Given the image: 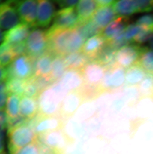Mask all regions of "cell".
Instances as JSON below:
<instances>
[{"label":"cell","instance_id":"34","mask_svg":"<svg viewBox=\"0 0 153 154\" xmlns=\"http://www.w3.org/2000/svg\"><path fill=\"white\" fill-rule=\"evenodd\" d=\"M16 58L10 50V45L3 42L0 45V65L8 67Z\"/></svg>","mask_w":153,"mask_h":154},{"label":"cell","instance_id":"26","mask_svg":"<svg viewBox=\"0 0 153 154\" xmlns=\"http://www.w3.org/2000/svg\"><path fill=\"white\" fill-rule=\"evenodd\" d=\"M147 74V73L138 63L132 66L126 71L125 82L124 87L138 86Z\"/></svg>","mask_w":153,"mask_h":154},{"label":"cell","instance_id":"13","mask_svg":"<svg viewBox=\"0 0 153 154\" xmlns=\"http://www.w3.org/2000/svg\"><path fill=\"white\" fill-rule=\"evenodd\" d=\"M38 2L37 27H48L56 13L55 5L51 1L39 0Z\"/></svg>","mask_w":153,"mask_h":154},{"label":"cell","instance_id":"45","mask_svg":"<svg viewBox=\"0 0 153 154\" xmlns=\"http://www.w3.org/2000/svg\"><path fill=\"white\" fill-rule=\"evenodd\" d=\"M55 2L61 9H66L75 7L79 1L78 0H57Z\"/></svg>","mask_w":153,"mask_h":154},{"label":"cell","instance_id":"32","mask_svg":"<svg viewBox=\"0 0 153 154\" xmlns=\"http://www.w3.org/2000/svg\"><path fill=\"white\" fill-rule=\"evenodd\" d=\"M26 80L16 78L8 79L7 80V90L8 94L23 96L26 86Z\"/></svg>","mask_w":153,"mask_h":154},{"label":"cell","instance_id":"3","mask_svg":"<svg viewBox=\"0 0 153 154\" xmlns=\"http://www.w3.org/2000/svg\"><path fill=\"white\" fill-rule=\"evenodd\" d=\"M63 98L50 87L42 91L38 97V114L44 116H55L60 113Z\"/></svg>","mask_w":153,"mask_h":154},{"label":"cell","instance_id":"4","mask_svg":"<svg viewBox=\"0 0 153 154\" xmlns=\"http://www.w3.org/2000/svg\"><path fill=\"white\" fill-rule=\"evenodd\" d=\"M26 54L35 60L48 51L47 32L39 28H34L26 41Z\"/></svg>","mask_w":153,"mask_h":154},{"label":"cell","instance_id":"49","mask_svg":"<svg viewBox=\"0 0 153 154\" xmlns=\"http://www.w3.org/2000/svg\"><path fill=\"white\" fill-rule=\"evenodd\" d=\"M0 124L7 127L8 117L4 111L0 110Z\"/></svg>","mask_w":153,"mask_h":154},{"label":"cell","instance_id":"27","mask_svg":"<svg viewBox=\"0 0 153 154\" xmlns=\"http://www.w3.org/2000/svg\"><path fill=\"white\" fill-rule=\"evenodd\" d=\"M113 7L117 16L128 17L138 13L136 0L115 1Z\"/></svg>","mask_w":153,"mask_h":154},{"label":"cell","instance_id":"16","mask_svg":"<svg viewBox=\"0 0 153 154\" xmlns=\"http://www.w3.org/2000/svg\"><path fill=\"white\" fill-rule=\"evenodd\" d=\"M38 136V141L40 144L61 154L64 140L63 135L59 130L41 134Z\"/></svg>","mask_w":153,"mask_h":154},{"label":"cell","instance_id":"51","mask_svg":"<svg viewBox=\"0 0 153 154\" xmlns=\"http://www.w3.org/2000/svg\"><path fill=\"white\" fill-rule=\"evenodd\" d=\"M6 128L7 127L6 126L0 124V138H4V131Z\"/></svg>","mask_w":153,"mask_h":154},{"label":"cell","instance_id":"2","mask_svg":"<svg viewBox=\"0 0 153 154\" xmlns=\"http://www.w3.org/2000/svg\"><path fill=\"white\" fill-rule=\"evenodd\" d=\"M8 148L10 154H14L26 146L38 141V136L33 128L28 125L8 130Z\"/></svg>","mask_w":153,"mask_h":154},{"label":"cell","instance_id":"55","mask_svg":"<svg viewBox=\"0 0 153 154\" xmlns=\"http://www.w3.org/2000/svg\"><path fill=\"white\" fill-rule=\"evenodd\" d=\"M1 154H6V153H4V152H3V153H2Z\"/></svg>","mask_w":153,"mask_h":154},{"label":"cell","instance_id":"19","mask_svg":"<svg viewBox=\"0 0 153 154\" xmlns=\"http://www.w3.org/2000/svg\"><path fill=\"white\" fill-rule=\"evenodd\" d=\"M128 20V17H120L106 26L101 33L106 42H108L123 32L129 25Z\"/></svg>","mask_w":153,"mask_h":154},{"label":"cell","instance_id":"24","mask_svg":"<svg viewBox=\"0 0 153 154\" xmlns=\"http://www.w3.org/2000/svg\"><path fill=\"white\" fill-rule=\"evenodd\" d=\"M67 69L81 71L89 62L92 61L82 51L64 57Z\"/></svg>","mask_w":153,"mask_h":154},{"label":"cell","instance_id":"6","mask_svg":"<svg viewBox=\"0 0 153 154\" xmlns=\"http://www.w3.org/2000/svg\"><path fill=\"white\" fill-rule=\"evenodd\" d=\"M34 60L28 54L17 57L7 67L8 79L28 80L34 76Z\"/></svg>","mask_w":153,"mask_h":154},{"label":"cell","instance_id":"20","mask_svg":"<svg viewBox=\"0 0 153 154\" xmlns=\"http://www.w3.org/2000/svg\"><path fill=\"white\" fill-rule=\"evenodd\" d=\"M116 16L117 15L112 5L98 8L92 20L99 28L103 30L105 27L114 20H113L116 19Z\"/></svg>","mask_w":153,"mask_h":154},{"label":"cell","instance_id":"52","mask_svg":"<svg viewBox=\"0 0 153 154\" xmlns=\"http://www.w3.org/2000/svg\"><path fill=\"white\" fill-rule=\"evenodd\" d=\"M4 138H0V154L4 152Z\"/></svg>","mask_w":153,"mask_h":154},{"label":"cell","instance_id":"7","mask_svg":"<svg viewBox=\"0 0 153 154\" xmlns=\"http://www.w3.org/2000/svg\"><path fill=\"white\" fill-rule=\"evenodd\" d=\"M79 23V19L75 8L61 9L56 12L53 24L48 31L73 29Z\"/></svg>","mask_w":153,"mask_h":154},{"label":"cell","instance_id":"10","mask_svg":"<svg viewBox=\"0 0 153 154\" xmlns=\"http://www.w3.org/2000/svg\"><path fill=\"white\" fill-rule=\"evenodd\" d=\"M61 124V120L57 116H44L38 114L34 118L28 120L27 125L33 128L38 136L58 130Z\"/></svg>","mask_w":153,"mask_h":154},{"label":"cell","instance_id":"46","mask_svg":"<svg viewBox=\"0 0 153 154\" xmlns=\"http://www.w3.org/2000/svg\"><path fill=\"white\" fill-rule=\"evenodd\" d=\"M8 96L7 92L0 93V110L4 111L6 109Z\"/></svg>","mask_w":153,"mask_h":154},{"label":"cell","instance_id":"5","mask_svg":"<svg viewBox=\"0 0 153 154\" xmlns=\"http://www.w3.org/2000/svg\"><path fill=\"white\" fill-rule=\"evenodd\" d=\"M125 69L116 64L106 69L100 87L104 92L120 91L124 87L125 82Z\"/></svg>","mask_w":153,"mask_h":154},{"label":"cell","instance_id":"28","mask_svg":"<svg viewBox=\"0 0 153 154\" xmlns=\"http://www.w3.org/2000/svg\"><path fill=\"white\" fill-rule=\"evenodd\" d=\"M76 28L85 41L100 35L103 31L95 24L92 19L80 23Z\"/></svg>","mask_w":153,"mask_h":154},{"label":"cell","instance_id":"29","mask_svg":"<svg viewBox=\"0 0 153 154\" xmlns=\"http://www.w3.org/2000/svg\"><path fill=\"white\" fill-rule=\"evenodd\" d=\"M64 57L55 55L52 63L50 77L54 82H57L62 79L67 70Z\"/></svg>","mask_w":153,"mask_h":154},{"label":"cell","instance_id":"21","mask_svg":"<svg viewBox=\"0 0 153 154\" xmlns=\"http://www.w3.org/2000/svg\"><path fill=\"white\" fill-rule=\"evenodd\" d=\"M106 42L101 34L97 35L86 41L81 51L90 60H94Z\"/></svg>","mask_w":153,"mask_h":154},{"label":"cell","instance_id":"30","mask_svg":"<svg viewBox=\"0 0 153 154\" xmlns=\"http://www.w3.org/2000/svg\"><path fill=\"white\" fill-rule=\"evenodd\" d=\"M22 96L18 95L9 94L6 108L8 118L12 119L20 115V106Z\"/></svg>","mask_w":153,"mask_h":154},{"label":"cell","instance_id":"47","mask_svg":"<svg viewBox=\"0 0 153 154\" xmlns=\"http://www.w3.org/2000/svg\"><path fill=\"white\" fill-rule=\"evenodd\" d=\"M8 79L7 67L0 65V82H6Z\"/></svg>","mask_w":153,"mask_h":154},{"label":"cell","instance_id":"53","mask_svg":"<svg viewBox=\"0 0 153 154\" xmlns=\"http://www.w3.org/2000/svg\"><path fill=\"white\" fill-rule=\"evenodd\" d=\"M149 47L150 48L151 50L153 51V37L149 42Z\"/></svg>","mask_w":153,"mask_h":154},{"label":"cell","instance_id":"56","mask_svg":"<svg viewBox=\"0 0 153 154\" xmlns=\"http://www.w3.org/2000/svg\"><path fill=\"white\" fill-rule=\"evenodd\" d=\"M1 3H2V1H0V4H1Z\"/></svg>","mask_w":153,"mask_h":154},{"label":"cell","instance_id":"17","mask_svg":"<svg viewBox=\"0 0 153 154\" xmlns=\"http://www.w3.org/2000/svg\"><path fill=\"white\" fill-rule=\"evenodd\" d=\"M54 57V55L47 51L38 58L34 60V76H50Z\"/></svg>","mask_w":153,"mask_h":154},{"label":"cell","instance_id":"42","mask_svg":"<svg viewBox=\"0 0 153 154\" xmlns=\"http://www.w3.org/2000/svg\"><path fill=\"white\" fill-rule=\"evenodd\" d=\"M138 13L150 12L153 11V0H136Z\"/></svg>","mask_w":153,"mask_h":154},{"label":"cell","instance_id":"8","mask_svg":"<svg viewBox=\"0 0 153 154\" xmlns=\"http://www.w3.org/2000/svg\"><path fill=\"white\" fill-rule=\"evenodd\" d=\"M143 47L135 43H130L117 51L116 63L118 66L128 69L137 63Z\"/></svg>","mask_w":153,"mask_h":154},{"label":"cell","instance_id":"1","mask_svg":"<svg viewBox=\"0 0 153 154\" xmlns=\"http://www.w3.org/2000/svg\"><path fill=\"white\" fill-rule=\"evenodd\" d=\"M47 32L48 51L54 56L65 57L82 49L85 41L76 28Z\"/></svg>","mask_w":153,"mask_h":154},{"label":"cell","instance_id":"36","mask_svg":"<svg viewBox=\"0 0 153 154\" xmlns=\"http://www.w3.org/2000/svg\"><path fill=\"white\" fill-rule=\"evenodd\" d=\"M122 93L126 102L131 104L136 103L141 98L138 86H127L122 89Z\"/></svg>","mask_w":153,"mask_h":154},{"label":"cell","instance_id":"38","mask_svg":"<svg viewBox=\"0 0 153 154\" xmlns=\"http://www.w3.org/2000/svg\"><path fill=\"white\" fill-rule=\"evenodd\" d=\"M144 29V27L135 23L129 24L124 31V36L126 41L133 43V39Z\"/></svg>","mask_w":153,"mask_h":154},{"label":"cell","instance_id":"43","mask_svg":"<svg viewBox=\"0 0 153 154\" xmlns=\"http://www.w3.org/2000/svg\"><path fill=\"white\" fill-rule=\"evenodd\" d=\"M136 23L141 26L153 29V14H149L142 16L137 20Z\"/></svg>","mask_w":153,"mask_h":154},{"label":"cell","instance_id":"54","mask_svg":"<svg viewBox=\"0 0 153 154\" xmlns=\"http://www.w3.org/2000/svg\"><path fill=\"white\" fill-rule=\"evenodd\" d=\"M4 32H2L1 29H0V42L4 39Z\"/></svg>","mask_w":153,"mask_h":154},{"label":"cell","instance_id":"15","mask_svg":"<svg viewBox=\"0 0 153 154\" xmlns=\"http://www.w3.org/2000/svg\"><path fill=\"white\" fill-rule=\"evenodd\" d=\"M31 28L25 23H19L15 27L4 32L3 42L10 45L26 42L29 35Z\"/></svg>","mask_w":153,"mask_h":154},{"label":"cell","instance_id":"14","mask_svg":"<svg viewBox=\"0 0 153 154\" xmlns=\"http://www.w3.org/2000/svg\"><path fill=\"white\" fill-rule=\"evenodd\" d=\"M57 82L68 93L79 91L85 83L82 71L72 69L67 70L62 79Z\"/></svg>","mask_w":153,"mask_h":154},{"label":"cell","instance_id":"48","mask_svg":"<svg viewBox=\"0 0 153 154\" xmlns=\"http://www.w3.org/2000/svg\"><path fill=\"white\" fill-rule=\"evenodd\" d=\"M98 8L106 7V6H110L113 4L115 1L114 0H97Z\"/></svg>","mask_w":153,"mask_h":154},{"label":"cell","instance_id":"50","mask_svg":"<svg viewBox=\"0 0 153 154\" xmlns=\"http://www.w3.org/2000/svg\"><path fill=\"white\" fill-rule=\"evenodd\" d=\"M7 92V81L0 82V93Z\"/></svg>","mask_w":153,"mask_h":154},{"label":"cell","instance_id":"18","mask_svg":"<svg viewBox=\"0 0 153 154\" xmlns=\"http://www.w3.org/2000/svg\"><path fill=\"white\" fill-rule=\"evenodd\" d=\"M83 101L84 99L79 91L69 92L61 103L60 114L63 116L72 114Z\"/></svg>","mask_w":153,"mask_h":154},{"label":"cell","instance_id":"12","mask_svg":"<svg viewBox=\"0 0 153 154\" xmlns=\"http://www.w3.org/2000/svg\"><path fill=\"white\" fill-rule=\"evenodd\" d=\"M85 83L94 86H100L104 77L106 69L99 63L92 60L82 70Z\"/></svg>","mask_w":153,"mask_h":154},{"label":"cell","instance_id":"23","mask_svg":"<svg viewBox=\"0 0 153 154\" xmlns=\"http://www.w3.org/2000/svg\"><path fill=\"white\" fill-rule=\"evenodd\" d=\"M38 98L25 95L21 97L20 115L28 119H31L38 115Z\"/></svg>","mask_w":153,"mask_h":154},{"label":"cell","instance_id":"31","mask_svg":"<svg viewBox=\"0 0 153 154\" xmlns=\"http://www.w3.org/2000/svg\"><path fill=\"white\" fill-rule=\"evenodd\" d=\"M138 63L147 73L153 75V51L143 47Z\"/></svg>","mask_w":153,"mask_h":154},{"label":"cell","instance_id":"35","mask_svg":"<svg viewBox=\"0 0 153 154\" xmlns=\"http://www.w3.org/2000/svg\"><path fill=\"white\" fill-rule=\"evenodd\" d=\"M138 86L141 97H153V75L147 73Z\"/></svg>","mask_w":153,"mask_h":154},{"label":"cell","instance_id":"33","mask_svg":"<svg viewBox=\"0 0 153 154\" xmlns=\"http://www.w3.org/2000/svg\"><path fill=\"white\" fill-rule=\"evenodd\" d=\"M79 91L84 101L92 100L98 97L102 93H104L101 89L100 86L92 85L85 83H84Z\"/></svg>","mask_w":153,"mask_h":154},{"label":"cell","instance_id":"40","mask_svg":"<svg viewBox=\"0 0 153 154\" xmlns=\"http://www.w3.org/2000/svg\"><path fill=\"white\" fill-rule=\"evenodd\" d=\"M107 42L110 44L116 50H117V51L123 47H125L126 45L130 44V42L126 41L125 38L124 31L123 32H122V34L116 36Z\"/></svg>","mask_w":153,"mask_h":154},{"label":"cell","instance_id":"22","mask_svg":"<svg viewBox=\"0 0 153 154\" xmlns=\"http://www.w3.org/2000/svg\"><path fill=\"white\" fill-rule=\"evenodd\" d=\"M98 6L96 1L94 0H81L79 2L76 7L78 14L80 23L89 20L92 18Z\"/></svg>","mask_w":153,"mask_h":154},{"label":"cell","instance_id":"11","mask_svg":"<svg viewBox=\"0 0 153 154\" xmlns=\"http://www.w3.org/2000/svg\"><path fill=\"white\" fill-rule=\"evenodd\" d=\"M20 19L16 8V1L0 4V29H10L19 25Z\"/></svg>","mask_w":153,"mask_h":154},{"label":"cell","instance_id":"44","mask_svg":"<svg viewBox=\"0 0 153 154\" xmlns=\"http://www.w3.org/2000/svg\"><path fill=\"white\" fill-rule=\"evenodd\" d=\"M10 45V50L16 57L26 54V42Z\"/></svg>","mask_w":153,"mask_h":154},{"label":"cell","instance_id":"39","mask_svg":"<svg viewBox=\"0 0 153 154\" xmlns=\"http://www.w3.org/2000/svg\"><path fill=\"white\" fill-rule=\"evenodd\" d=\"M153 37V29L144 27L143 30L133 39V43L140 45V44L149 42Z\"/></svg>","mask_w":153,"mask_h":154},{"label":"cell","instance_id":"9","mask_svg":"<svg viewBox=\"0 0 153 154\" xmlns=\"http://www.w3.org/2000/svg\"><path fill=\"white\" fill-rule=\"evenodd\" d=\"M16 8L21 23L32 29L37 27L38 1L33 0L16 1Z\"/></svg>","mask_w":153,"mask_h":154},{"label":"cell","instance_id":"41","mask_svg":"<svg viewBox=\"0 0 153 154\" xmlns=\"http://www.w3.org/2000/svg\"><path fill=\"white\" fill-rule=\"evenodd\" d=\"M14 154H41L40 148L38 141L23 147Z\"/></svg>","mask_w":153,"mask_h":154},{"label":"cell","instance_id":"25","mask_svg":"<svg viewBox=\"0 0 153 154\" xmlns=\"http://www.w3.org/2000/svg\"><path fill=\"white\" fill-rule=\"evenodd\" d=\"M117 52V50L108 42H106L94 60L101 64L105 69H107L116 64V57Z\"/></svg>","mask_w":153,"mask_h":154},{"label":"cell","instance_id":"37","mask_svg":"<svg viewBox=\"0 0 153 154\" xmlns=\"http://www.w3.org/2000/svg\"><path fill=\"white\" fill-rule=\"evenodd\" d=\"M40 93V91L36 83L34 76L26 80V86L25 87L23 95L38 98Z\"/></svg>","mask_w":153,"mask_h":154}]
</instances>
